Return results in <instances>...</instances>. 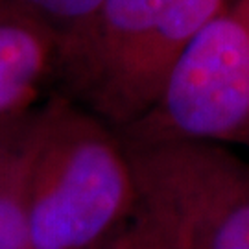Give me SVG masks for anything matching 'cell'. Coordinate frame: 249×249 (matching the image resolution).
<instances>
[{
    "instance_id": "6da1fadb",
    "label": "cell",
    "mask_w": 249,
    "mask_h": 249,
    "mask_svg": "<svg viewBox=\"0 0 249 249\" xmlns=\"http://www.w3.org/2000/svg\"><path fill=\"white\" fill-rule=\"evenodd\" d=\"M227 0H104L57 34L53 72L69 102L115 131L142 118L190 41Z\"/></svg>"
},
{
    "instance_id": "7a4b0ae2",
    "label": "cell",
    "mask_w": 249,
    "mask_h": 249,
    "mask_svg": "<svg viewBox=\"0 0 249 249\" xmlns=\"http://www.w3.org/2000/svg\"><path fill=\"white\" fill-rule=\"evenodd\" d=\"M137 205L120 137L69 100L37 115L26 183L28 249H100Z\"/></svg>"
},
{
    "instance_id": "3957f363",
    "label": "cell",
    "mask_w": 249,
    "mask_h": 249,
    "mask_svg": "<svg viewBox=\"0 0 249 249\" xmlns=\"http://www.w3.org/2000/svg\"><path fill=\"white\" fill-rule=\"evenodd\" d=\"M116 135L125 146L214 142L249 148V0H236L199 30L155 106Z\"/></svg>"
},
{
    "instance_id": "277c9868",
    "label": "cell",
    "mask_w": 249,
    "mask_h": 249,
    "mask_svg": "<svg viewBox=\"0 0 249 249\" xmlns=\"http://www.w3.org/2000/svg\"><path fill=\"white\" fill-rule=\"evenodd\" d=\"M124 148L137 197L166 211L192 249H249V160L214 142Z\"/></svg>"
},
{
    "instance_id": "5b68a950",
    "label": "cell",
    "mask_w": 249,
    "mask_h": 249,
    "mask_svg": "<svg viewBox=\"0 0 249 249\" xmlns=\"http://www.w3.org/2000/svg\"><path fill=\"white\" fill-rule=\"evenodd\" d=\"M57 32L17 0H0V118L26 111L55 69Z\"/></svg>"
},
{
    "instance_id": "8992f818",
    "label": "cell",
    "mask_w": 249,
    "mask_h": 249,
    "mask_svg": "<svg viewBox=\"0 0 249 249\" xmlns=\"http://www.w3.org/2000/svg\"><path fill=\"white\" fill-rule=\"evenodd\" d=\"M37 115L0 118V249H28L26 183Z\"/></svg>"
},
{
    "instance_id": "52a82bcc",
    "label": "cell",
    "mask_w": 249,
    "mask_h": 249,
    "mask_svg": "<svg viewBox=\"0 0 249 249\" xmlns=\"http://www.w3.org/2000/svg\"><path fill=\"white\" fill-rule=\"evenodd\" d=\"M100 249H192V244L166 211L137 197L127 222Z\"/></svg>"
},
{
    "instance_id": "ba28073f",
    "label": "cell",
    "mask_w": 249,
    "mask_h": 249,
    "mask_svg": "<svg viewBox=\"0 0 249 249\" xmlns=\"http://www.w3.org/2000/svg\"><path fill=\"white\" fill-rule=\"evenodd\" d=\"M59 34L90 17L104 0H17Z\"/></svg>"
}]
</instances>
